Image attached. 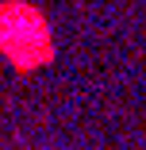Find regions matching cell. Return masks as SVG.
Returning a JSON list of instances; mask_svg holds the SVG:
<instances>
[{
  "mask_svg": "<svg viewBox=\"0 0 146 150\" xmlns=\"http://www.w3.org/2000/svg\"><path fill=\"white\" fill-rule=\"evenodd\" d=\"M0 58H8L19 73H35L54 62L50 23L35 4L0 0Z\"/></svg>",
  "mask_w": 146,
  "mask_h": 150,
  "instance_id": "obj_1",
  "label": "cell"
}]
</instances>
